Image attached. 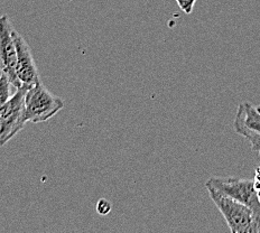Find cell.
<instances>
[{
    "label": "cell",
    "mask_w": 260,
    "mask_h": 233,
    "mask_svg": "<svg viewBox=\"0 0 260 233\" xmlns=\"http://www.w3.org/2000/svg\"><path fill=\"white\" fill-rule=\"evenodd\" d=\"M207 189L232 233H260V222L250 208L213 187Z\"/></svg>",
    "instance_id": "obj_1"
},
{
    "label": "cell",
    "mask_w": 260,
    "mask_h": 233,
    "mask_svg": "<svg viewBox=\"0 0 260 233\" xmlns=\"http://www.w3.org/2000/svg\"><path fill=\"white\" fill-rule=\"evenodd\" d=\"M64 108V100L48 91L42 81L29 86L25 96V121L31 123L46 122Z\"/></svg>",
    "instance_id": "obj_2"
},
{
    "label": "cell",
    "mask_w": 260,
    "mask_h": 233,
    "mask_svg": "<svg viewBox=\"0 0 260 233\" xmlns=\"http://www.w3.org/2000/svg\"><path fill=\"white\" fill-rule=\"evenodd\" d=\"M29 86L21 85L0 109V147L10 142L25 127V96Z\"/></svg>",
    "instance_id": "obj_3"
},
{
    "label": "cell",
    "mask_w": 260,
    "mask_h": 233,
    "mask_svg": "<svg viewBox=\"0 0 260 233\" xmlns=\"http://www.w3.org/2000/svg\"><path fill=\"white\" fill-rule=\"evenodd\" d=\"M205 187H213L240 203L250 208L260 222V198L253 181L238 177H212L205 183Z\"/></svg>",
    "instance_id": "obj_4"
},
{
    "label": "cell",
    "mask_w": 260,
    "mask_h": 233,
    "mask_svg": "<svg viewBox=\"0 0 260 233\" xmlns=\"http://www.w3.org/2000/svg\"><path fill=\"white\" fill-rule=\"evenodd\" d=\"M12 21L7 15L0 16V72L9 79L10 82L18 89L21 83L17 78V48L14 40Z\"/></svg>",
    "instance_id": "obj_5"
},
{
    "label": "cell",
    "mask_w": 260,
    "mask_h": 233,
    "mask_svg": "<svg viewBox=\"0 0 260 233\" xmlns=\"http://www.w3.org/2000/svg\"><path fill=\"white\" fill-rule=\"evenodd\" d=\"M235 131L246 138L253 151L260 155V111L250 102L238 106L234 120Z\"/></svg>",
    "instance_id": "obj_6"
},
{
    "label": "cell",
    "mask_w": 260,
    "mask_h": 233,
    "mask_svg": "<svg viewBox=\"0 0 260 233\" xmlns=\"http://www.w3.org/2000/svg\"><path fill=\"white\" fill-rule=\"evenodd\" d=\"M14 40L17 48V78L21 85L32 86L41 82L40 73L32 57V53L28 43L17 30H14Z\"/></svg>",
    "instance_id": "obj_7"
},
{
    "label": "cell",
    "mask_w": 260,
    "mask_h": 233,
    "mask_svg": "<svg viewBox=\"0 0 260 233\" xmlns=\"http://www.w3.org/2000/svg\"><path fill=\"white\" fill-rule=\"evenodd\" d=\"M13 88H15V86L12 84L6 75H0V109L6 105V102L14 94L12 91Z\"/></svg>",
    "instance_id": "obj_8"
},
{
    "label": "cell",
    "mask_w": 260,
    "mask_h": 233,
    "mask_svg": "<svg viewBox=\"0 0 260 233\" xmlns=\"http://www.w3.org/2000/svg\"><path fill=\"white\" fill-rule=\"evenodd\" d=\"M112 210V205L111 203L108 201V199L106 198H101L96 203V212L99 213L100 215L105 216V215H108Z\"/></svg>",
    "instance_id": "obj_9"
},
{
    "label": "cell",
    "mask_w": 260,
    "mask_h": 233,
    "mask_svg": "<svg viewBox=\"0 0 260 233\" xmlns=\"http://www.w3.org/2000/svg\"><path fill=\"white\" fill-rule=\"evenodd\" d=\"M175 2L178 5V7H180L182 12L189 15L193 12L194 5H195V3H197V0H175Z\"/></svg>",
    "instance_id": "obj_10"
},
{
    "label": "cell",
    "mask_w": 260,
    "mask_h": 233,
    "mask_svg": "<svg viewBox=\"0 0 260 233\" xmlns=\"http://www.w3.org/2000/svg\"><path fill=\"white\" fill-rule=\"evenodd\" d=\"M253 185H254V188H256L257 194H258V196H259V198H260V165L257 167L256 174H254Z\"/></svg>",
    "instance_id": "obj_11"
},
{
    "label": "cell",
    "mask_w": 260,
    "mask_h": 233,
    "mask_svg": "<svg viewBox=\"0 0 260 233\" xmlns=\"http://www.w3.org/2000/svg\"><path fill=\"white\" fill-rule=\"evenodd\" d=\"M257 109L260 111V106H259V107H257Z\"/></svg>",
    "instance_id": "obj_12"
}]
</instances>
